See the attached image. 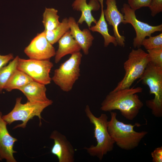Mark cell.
<instances>
[{"mask_svg": "<svg viewBox=\"0 0 162 162\" xmlns=\"http://www.w3.org/2000/svg\"><path fill=\"white\" fill-rule=\"evenodd\" d=\"M140 87L112 91L101 104L100 110L104 112L119 110L126 119L132 120L138 114L143 106L137 94L142 91Z\"/></svg>", "mask_w": 162, "mask_h": 162, "instance_id": "6da1fadb", "label": "cell"}, {"mask_svg": "<svg viewBox=\"0 0 162 162\" xmlns=\"http://www.w3.org/2000/svg\"><path fill=\"white\" fill-rule=\"evenodd\" d=\"M110 112L111 118L108 122L107 130L115 143L122 149L126 150L137 147L148 132L136 131L135 127H140L141 124L137 122L134 124H125L117 119L116 112Z\"/></svg>", "mask_w": 162, "mask_h": 162, "instance_id": "7a4b0ae2", "label": "cell"}, {"mask_svg": "<svg viewBox=\"0 0 162 162\" xmlns=\"http://www.w3.org/2000/svg\"><path fill=\"white\" fill-rule=\"evenodd\" d=\"M85 111L90 123L94 126V137L97 144L95 146L92 145L88 148L85 147L84 149L90 156L96 157L101 160L104 155L113 150L115 144L108 131V117L104 113L99 117H96L88 105L86 106Z\"/></svg>", "mask_w": 162, "mask_h": 162, "instance_id": "3957f363", "label": "cell"}, {"mask_svg": "<svg viewBox=\"0 0 162 162\" xmlns=\"http://www.w3.org/2000/svg\"><path fill=\"white\" fill-rule=\"evenodd\" d=\"M139 81L147 85L153 99L146 100L147 107L152 110L155 117H162V67L149 62Z\"/></svg>", "mask_w": 162, "mask_h": 162, "instance_id": "277c9868", "label": "cell"}, {"mask_svg": "<svg viewBox=\"0 0 162 162\" xmlns=\"http://www.w3.org/2000/svg\"><path fill=\"white\" fill-rule=\"evenodd\" d=\"M22 97L16 99V103L13 110L8 114L2 116L3 119L7 124L10 125L15 121H21L22 123L14 127L25 128L28 122L34 116H38L39 119V125H41V120L42 118L41 114L46 107L53 103L52 100L42 102H32L28 101L25 104L21 103Z\"/></svg>", "mask_w": 162, "mask_h": 162, "instance_id": "5b68a950", "label": "cell"}, {"mask_svg": "<svg viewBox=\"0 0 162 162\" xmlns=\"http://www.w3.org/2000/svg\"><path fill=\"white\" fill-rule=\"evenodd\" d=\"M149 62L147 53L140 48L133 49L124 64L125 75L112 91L130 88L135 80L141 77Z\"/></svg>", "mask_w": 162, "mask_h": 162, "instance_id": "8992f818", "label": "cell"}, {"mask_svg": "<svg viewBox=\"0 0 162 162\" xmlns=\"http://www.w3.org/2000/svg\"><path fill=\"white\" fill-rule=\"evenodd\" d=\"M82 54L80 51L71 55L70 58L54 70L52 80L64 92L71 91L80 76Z\"/></svg>", "mask_w": 162, "mask_h": 162, "instance_id": "52a82bcc", "label": "cell"}, {"mask_svg": "<svg viewBox=\"0 0 162 162\" xmlns=\"http://www.w3.org/2000/svg\"><path fill=\"white\" fill-rule=\"evenodd\" d=\"M53 66L50 59L38 60L19 58L17 69L23 71L34 81L45 85L51 83L50 73Z\"/></svg>", "mask_w": 162, "mask_h": 162, "instance_id": "ba28073f", "label": "cell"}, {"mask_svg": "<svg viewBox=\"0 0 162 162\" xmlns=\"http://www.w3.org/2000/svg\"><path fill=\"white\" fill-rule=\"evenodd\" d=\"M121 12L124 14V24H130L133 27L136 33V36L133 39V45L135 48H139L142 46L143 40L146 37L151 36L157 32L162 31V24L152 26L142 22L136 18L135 11L129 5L124 3L121 9Z\"/></svg>", "mask_w": 162, "mask_h": 162, "instance_id": "9c48e42d", "label": "cell"}, {"mask_svg": "<svg viewBox=\"0 0 162 162\" xmlns=\"http://www.w3.org/2000/svg\"><path fill=\"white\" fill-rule=\"evenodd\" d=\"M24 52L30 59L45 60L55 56L56 52L46 38L44 32L38 34L26 47Z\"/></svg>", "mask_w": 162, "mask_h": 162, "instance_id": "30bf717a", "label": "cell"}, {"mask_svg": "<svg viewBox=\"0 0 162 162\" xmlns=\"http://www.w3.org/2000/svg\"><path fill=\"white\" fill-rule=\"evenodd\" d=\"M50 138L54 140L51 152L57 157L59 162L74 161V149L64 135L55 130L51 134Z\"/></svg>", "mask_w": 162, "mask_h": 162, "instance_id": "8fae6325", "label": "cell"}, {"mask_svg": "<svg viewBox=\"0 0 162 162\" xmlns=\"http://www.w3.org/2000/svg\"><path fill=\"white\" fill-rule=\"evenodd\" d=\"M106 9L104 10L105 20L113 28L114 37L118 45L124 47L125 45V37L121 35L118 31V26L121 23L124 24V15L118 9L116 0H106Z\"/></svg>", "mask_w": 162, "mask_h": 162, "instance_id": "7c38bea8", "label": "cell"}, {"mask_svg": "<svg viewBox=\"0 0 162 162\" xmlns=\"http://www.w3.org/2000/svg\"><path fill=\"white\" fill-rule=\"evenodd\" d=\"M2 116L0 111V161L5 159L7 162H16L14 154L17 152L14 150V146L17 140L9 134Z\"/></svg>", "mask_w": 162, "mask_h": 162, "instance_id": "4fadbf2b", "label": "cell"}, {"mask_svg": "<svg viewBox=\"0 0 162 162\" xmlns=\"http://www.w3.org/2000/svg\"><path fill=\"white\" fill-rule=\"evenodd\" d=\"M68 20L71 35L80 46L84 54L88 55L94 39L90 30L85 28L81 30L72 17H69Z\"/></svg>", "mask_w": 162, "mask_h": 162, "instance_id": "5bb4252c", "label": "cell"}, {"mask_svg": "<svg viewBox=\"0 0 162 162\" xmlns=\"http://www.w3.org/2000/svg\"><path fill=\"white\" fill-rule=\"evenodd\" d=\"M74 10L81 12L77 23L82 24L85 22L89 28L92 22L96 23L97 21L92 16V11H97L100 8L99 2L97 0H90L88 4L86 0H75L72 5Z\"/></svg>", "mask_w": 162, "mask_h": 162, "instance_id": "9a60e30c", "label": "cell"}, {"mask_svg": "<svg viewBox=\"0 0 162 162\" xmlns=\"http://www.w3.org/2000/svg\"><path fill=\"white\" fill-rule=\"evenodd\" d=\"M58 47L55 56V62L58 63L63 57L80 51L81 48L71 35L70 30L58 41Z\"/></svg>", "mask_w": 162, "mask_h": 162, "instance_id": "2e32d148", "label": "cell"}, {"mask_svg": "<svg viewBox=\"0 0 162 162\" xmlns=\"http://www.w3.org/2000/svg\"><path fill=\"white\" fill-rule=\"evenodd\" d=\"M22 92L28 101L32 102H42L50 100L46 94L45 85L33 80L19 89Z\"/></svg>", "mask_w": 162, "mask_h": 162, "instance_id": "e0dca14e", "label": "cell"}, {"mask_svg": "<svg viewBox=\"0 0 162 162\" xmlns=\"http://www.w3.org/2000/svg\"><path fill=\"white\" fill-rule=\"evenodd\" d=\"M103 1L104 0L99 1L101 8L100 16L99 20L95 25L91 26L89 29L90 31L98 32L101 34L104 39V47H107L110 43L116 46L118 45V43L116 38L110 35L108 32V25L104 17Z\"/></svg>", "mask_w": 162, "mask_h": 162, "instance_id": "ac0fdd59", "label": "cell"}, {"mask_svg": "<svg viewBox=\"0 0 162 162\" xmlns=\"http://www.w3.org/2000/svg\"><path fill=\"white\" fill-rule=\"evenodd\" d=\"M34 80L24 72L17 69L11 75L4 89L10 92L14 89H19L30 82Z\"/></svg>", "mask_w": 162, "mask_h": 162, "instance_id": "d6986e66", "label": "cell"}, {"mask_svg": "<svg viewBox=\"0 0 162 162\" xmlns=\"http://www.w3.org/2000/svg\"><path fill=\"white\" fill-rule=\"evenodd\" d=\"M70 30L68 19L64 18L59 25L50 31H44L46 39L52 45L58 42L68 31Z\"/></svg>", "mask_w": 162, "mask_h": 162, "instance_id": "ffe728a7", "label": "cell"}, {"mask_svg": "<svg viewBox=\"0 0 162 162\" xmlns=\"http://www.w3.org/2000/svg\"><path fill=\"white\" fill-rule=\"evenodd\" d=\"M58 11L55 8H46L43 14L42 22L44 31H50L56 28L60 24Z\"/></svg>", "mask_w": 162, "mask_h": 162, "instance_id": "44dd1931", "label": "cell"}, {"mask_svg": "<svg viewBox=\"0 0 162 162\" xmlns=\"http://www.w3.org/2000/svg\"><path fill=\"white\" fill-rule=\"evenodd\" d=\"M19 57L16 56L7 66L0 69V93H2L4 88L10 77L17 69Z\"/></svg>", "mask_w": 162, "mask_h": 162, "instance_id": "7402d4cb", "label": "cell"}, {"mask_svg": "<svg viewBox=\"0 0 162 162\" xmlns=\"http://www.w3.org/2000/svg\"><path fill=\"white\" fill-rule=\"evenodd\" d=\"M142 46L147 50L162 48V33L157 36H150L142 41Z\"/></svg>", "mask_w": 162, "mask_h": 162, "instance_id": "603a6c76", "label": "cell"}, {"mask_svg": "<svg viewBox=\"0 0 162 162\" xmlns=\"http://www.w3.org/2000/svg\"><path fill=\"white\" fill-rule=\"evenodd\" d=\"M147 50L149 62L162 67V48Z\"/></svg>", "mask_w": 162, "mask_h": 162, "instance_id": "cb8c5ba5", "label": "cell"}, {"mask_svg": "<svg viewBox=\"0 0 162 162\" xmlns=\"http://www.w3.org/2000/svg\"><path fill=\"white\" fill-rule=\"evenodd\" d=\"M151 0H128V4L135 11L144 7H148Z\"/></svg>", "mask_w": 162, "mask_h": 162, "instance_id": "d4e9b609", "label": "cell"}, {"mask_svg": "<svg viewBox=\"0 0 162 162\" xmlns=\"http://www.w3.org/2000/svg\"><path fill=\"white\" fill-rule=\"evenodd\" d=\"M148 8L151 16H154L162 12V0H151Z\"/></svg>", "mask_w": 162, "mask_h": 162, "instance_id": "484cf974", "label": "cell"}, {"mask_svg": "<svg viewBox=\"0 0 162 162\" xmlns=\"http://www.w3.org/2000/svg\"><path fill=\"white\" fill-rule=\"evenodd\" d=\"M151 156L153 162H162V146L155 148L151 152Z\"/></svg>", "mask_w": 162, "mask_h": 162, "instance_id": "4316f807", "label": "cell"}, {"mask_svg": "<svg viewBox=\"0 0 162 162\" xmlns=\"http://www.w3.org/2000/svg\"><path fill=\"white\" fill-rule=\"evenodd\" d=\"M14 58L13 55L12 53L5 55L0 54V69L5 66L9 61Z\"/></svg>", "mask_w": 162, "mask_h": 162, "instance_id": "83f0119b", "label": "cell"}, {"mask_svg": "<svg viewBox=\"0 0 162 162\" xmlns=\"http://www.w3.org/2000/svg\"><path fill=\"white\" fill-rule=\"evenodd\" d=\"M98 0V1H99V0Z\"/></svg>", "mask_w": 162, "mask_h": 162, "instance_id": "f1b7e54d", "label": "cell"}]
</instances>
